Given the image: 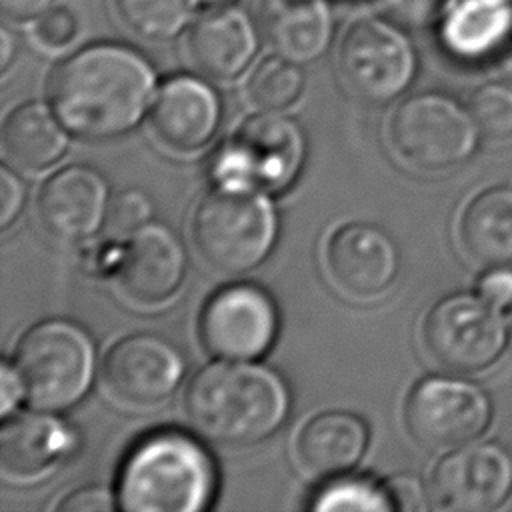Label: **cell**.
Here are the masks:
<instances>
[{
    "label": "cell",
    "instance_id": "31",
    "mask_svg": "<svg viewBox=\"0 0 512 512\" xmlns=\"http://www.w3.org/2000/svg\"><path fill=\"white\" fill-rule=\"evenodd\" d=\"M30 24L34 42L50 52L68 48L80 34V22L76 14L66 6H52Z\"/></svg>",
    "mask_w": 512,
    "mask_h": 512
},
{
    "label": "cell",
    "instance_id": "6",
    "mask_svg": "<svg viewBox=\"0 0 512 512\" xmlns=\"http://www.w3.org/2000/svg\"><path fill=\"white\" fill-rule=\"evenodd\" d=\"M306 138L300 124L274 110H264L214 152L210 176L220 188L280 192L300 174Z\"/></svg>",
    "mask_w": 512,
    "mask_h": 512
},
{
    "label": "cell",
    "instance_id": "34",
    "mask_svg": "<svg viewBox=\"0 0 512 512\" xmlns=\"http://www.w3.org/2000/svg\"><path fill=\"white\" fill-rule=\"evenodd\" d=\"M24 202V186L20 178L8 170L0 168V226L6 228L18 216Z\"/></svg>",
    "mask_w": 512,
    "mask_h": 512
},
{
    "label": "cell",
    "instance_id": "39",
    "mask_svg": "<svg viewBox=\"0 0 512 512\" xmlns=\"http://www.w3.org/2000/svg\"><path fill=\"white\" fill-rule=\"evenodd\" d=\"M492 72L496 74V78H502L506 82H512V42L508 44V48L504 50V54L498 58V62L494 64Z\"/></svg>",
    "mask_w": 512,
    "mask_h": 512
},
{
    "label": "cell",
    "instance_id": "16",
    "mask_svg": "<svg viewBox=\"0 0 512 512\" xmlns=\"http://www.w3.org/2000/svg\"><path fill=\"white\" fill-rule=\"evenodd\" d=\"M108 206L110 192L104 176L80 164L52 174L36 198L40 224L64 242L92 236L106 222Z\"/></svg>",
    "mask_w": 512,
    "mask_h": 512
},
{
    "label": "cell",
    "instance_id": "11",
    "mask_svg": "<svg viewBox=\"0 0 512 512\" xmlns=\"http://www.w3.org/2000/svg\"><path fill=\"white\" fill-rule=\"evenodd\" d=\"M198 330L204 346L214 356L252 360L274 344L278 308L274 298L256 284H228L206 300Z\"/></svg>",
    "mask_w": 512,
    "mask_h": 512
},
{
    "label": "cell",
    "instance_id": "29",
    "mask_svg": "<svg viewBox=\"0 0 512 512\" xmlns=\"http://www.w3.org/2000/svg\"><path fill=\"white\" fill-rule=\"evenodd\" d=\"M152 218V200L140 188H126L118 192L108 206L106 226L116 240L126 238Z\"/></svg>",
    "mask_w": 512,
    "mask_h": 512
},
{
    "label": "cell",
    "instance_id": "12",
    "mask_svg": "<svg viewBox=\"0 0 512 512\" xmlns=\"http://www.w3.org/2000/svg\"><path fill=\"white\" fill-rule=\"evenodd\" d=\"M428 488L444 510H496L512 494V452L500 442L458 446L434 466Z\"/></svg>",
    "mask_w": 512,
    "mask_h": 512
},
{
    "label": "cell",
    "instance_id": "37",
    "mask_svg": "<svg viewBox=\"0 0 512 512\" xmlns=\"http://www.w3.org/2000/svg\"><path fill=\"white\" fill-rule=\"evenodd\" d=\"M2 376H0V414L2 418H8L10 412L16 408L18 400H20V394L24 392V386H22V380L16 372L14 366H10L8 362L2 364Z\"/></svg>",
    "mask_w": 512,
    "mask_h": 512
},
{
    "label": "cell",
    "instance_id": "21",
    "mask_svg": "<svg viewBox=\"0 0 512 512\" xmlns=\"http://www.w3.org/2000/svg\"><path fill=\"white\" fill-rule=\"evenodd\" d=\"M258 26L276 54L298 64L322 56L334 34L328 0H260Z\"/></svg>",
    "mask_w": 512,
    "mask_h": 512
},
{
    "label": "cell",
    "instance_id": "19",
    "mask_svg": "<svg viewBox=\"0 0 512 512\" xmlns=\"http://www.w3.org/2000/svg\"><path fill=\"white\" fill-rule=\"evenodd\" d=\"M220 118L222 104L214 88L188 74L160 84L150 114L158 138L182 152L204 148L214 138Z\"/></svg>",
    "mask_w": 512,
    "mask_h": 512
},
{
    "label": "cell",
    "instance_id": "10",
    "mask_svg": "<svg viewBox=\"0 0 512 512\" xmlns=\"http://www.w3.org/2000/svg\"><path fill=\"white\" fill-rule=\"evenodd\" d=\"M492 414L486 390L458 376H426L404 402L406 430L426 450H454L478 440Z\"/></svg>",
    "mask_w": 512,
    "mask_h": 512
},
{
    "label": "cell",
    "instance_id": "25",
    "mask_svg": "<svg viewBox=\"0 0 512 512\" xmlns=\"http://www.w3.org/2000/svg\"><path fill=\"white\" fill-rule=\"evenodd\" d=\"M126 30L150 42H164L184 32L196 14V0H112Z\"/></svg>",
    "mask_w": 512,
    "mask_h": 512
},
{
    "label": "cell",
    "instance_id": "33",
    "mask_svg": "<svg viewBox=\"0 0 512 512\" xmlns=\"http://www.w3.org/2000/svg\"><path fill=\"white\" fill-rule=\"evenodd\" d=\"M114 498L116 494L104 486H84L66 494L56 508L60 512H108L116 508Z\"/></svg>",
    "mask_w": 512,
    "mask_h": 512
},
{
    "label": "cell",
    "instance_id": "24",
    "mask_svg": "<svg viewBox=\"0 0 512 512\" xmlns=\"http://www.w3.org/2000/svg\"><path fill=\"white\" fill-rule=\"evenodd\" d=\"M54 114L42 102H26L14 108L2 124V146L8 160L28 172L54 164L68 144L66 132Z\"/></svg>",
    "mask_w": 512,
    "mask_h": 512
},
{
    "label": "cell",
    "instance_id": "14",
    "mask_svg": "<svg viewBox=\"0 0 512 512\" xmlns=\"http://www.w3.org/2000/svg\"><path fill=\"white\" fill-rule=\"evenodd\" d=\"M112 250V270L122 290L140 304H160L182 284L186 252L166 224L146 222Z\"/></svg>",
    "mask_w": 512,
    "mask_h": 512
},
{
    "label": "cell",
    "instance_id": "15",
    "mask_svg": "<svg viewBox=\"0 0 512 512\" xmlns=\"http://www.w3.org/2000/svg\"><path fill=\"white\" fill-rule=\"evenodd\" d=\"M434 32L452 62L492 70L512 42V0H452Z\"/></svg>",
    "mask_w": 512,
    "mask_h": 512
},
{
    "label": "cell",
    "instance_id": "40",
    "mask_svg": "<svg viewBox=\"0 0 512 512\" xmlns=\"http://www.w3.org/2000/svg\"><path fill=\"white\" fill-rule=\"evenodd\" d=\"M198 8H214V6H228L236 4V0H196Z\"/></svg>",
    "mask_w": 512,
    "mask_h": 512
},
{
    "label": "cell",
    "instance_id": "3",
    "mask_svg": "<svg viewBox=\"0 0 512 512\" xmlns=\"http://www.w3.org/2000/svg\"><path fill=\"white\" fill-rule=\"evenodd\" d=\"M216 480L214 460L196 438L158 430L126 454L116 500L128 512H200L210 506Z\"/></svg>",
    "mask_w": 512,
    "mask_h": 512
},
{
    "label": "cell",
    "instance_id": "30",
    "mask_svg": "<svg viewBox=\"0 0 512 512\" xmlns=\"http://www.w3.org/2000/svg\"><path fill=\"white\" fill-rule=\"evenodd\" d=\"M374 4L382 16L406 30H434L452 0H374Z\"/></svg>",
    "mask_w": 512,
    "mask_h": 512
},
{
    "label": "cell",
    "instance_id": "38",
    "mask_svg": "<svg viewBox=\"0 0 512 512\" xmlns=\"http://www.w3.org/2000/svg\"><path fill=\"white\" fill-rule=\"evenodd\" d=\"M14 54H16L14 34L8 28H0V68H2V72L8 70Z\"/></svg>",
    "mask_w": 512,
    "mask_h": 512
},
{
    "label": "cell",
    "instance_id": "9",
    "mask_svg": "<svg viewBox=\"0 0 512 512\" xmlns=\"http://www.w3.org/2000/svg\"><path fill=\"white\" fill-rule=\"evenodd\" d=\"M500 312L478 294L444 296L430 308L422 324L430 356L454 372L490 368L508 344V326Z\"/></svg>",
    "mask_w": 512,
    "mask_h": 512
},
{
    "label": "cell",
    "instance_id": "13",
    "mask_svg": "<svg viewBox=\"0 0 512 512\" xmlns=\"http://www.w3.org/2000/svg\"><path fill=\"white\" fill-rule=\"evenodd\" d=\"M184 368V356L174 342L154 332H136L108 350L104 380L120 400L148 406L178 388Z\"/></svg>",
    "mask_w": 512,
    "mask_h": 512
},
{
    "label": "cell",
    "instance_id": "8",
    "mask_svg": "<svg viewBox=\"0 0 512 512\" xmlns=\"http://www.w3.org/2000/svg\"><path fill=\"white\" fill-rule=\"evenodd\" d=\"M336 66L350 94L368 104H388L412 84L418 56L406 28L380 14L346 28Z\"/></svg>",
    "mask_w": 512,
    "mask_h": 512
},
{
    "label": "cell",
    "instance_id": "27",
    "mask_svg": "<svg viewBox=\"0 0 512 512\" xmlns=\"http://www.w3.org/2000/svg\"><path fill=\"white\" fill-rule=\"evenodd\" d=\"M310 510H394L386 484H376L372 478H334L318 488L312 496Z\"/></svg>",
    "mask_w": 512,
    "mask_h": 512
},
{
    "label": "cell",
    "instance_id": "4",
    "mask_svg": "<svg viewBox=\"0 0 512 512\" xmlns=\"http://www.w3.org/2000/svg\"><path fill=\"white\" fill-rule=\"evenodd\" d=\"M192 236L212 268L228 274L248 272L274 248L278 214L266 192L218 186L198 204Z\"/></svg>",
    "mask_w": 512,
    "mask_h": 512
},
{
    "label": "cell",
    "instance_id": "22",
    "mask_svg": "<svg viewBox=\"0 0 512 512\" xmlns=\"http://www.w3.org/2000/svg\"><path fill=\"white\" fill-rule=\"evenodd\" d=\"M366 446V422L346 410H328L312 416L296 440L302 466L318 476L348 472L358 464Z\"/></svg>",
    "mask_w": 512,
    "mask_h": 512
},
{
    "label": "cell",
    "instance_id": "32",
    "mask_svg": "<svg viewBox=\"0 0 512 512\" xmlns=\"http://www.w3.org/2000/svg\"><path fill=\"white\" fill-rule=\"evenodd\" d=\"M476 294L498 310L512 308V266H488V270L476 282Z\"/></svg>",
    "mask_w": 512,
    "mask_h": 512
},
{
    "label": "cell",
    "instance_id": "18",
    "mask_svg": "<svg viewBox=\"0 0 512 512\" xmlns=\"http://www.w3.org/2000/svg\"><path fill=\"white\" fill-rule=\"evenodd\" d=\"M326 264L340 288L354 296H376L396 278L400 254L392 236L376 224L348 222L332 232Z\"/></svg>",
    "mask_w": 512,
    "mask_h": 512
},
{
    "label": "cell",
    "instance_id": "23",
    "mask_svg": "<svg viewBox=\"0 0 512 512\" xmlns=\"http://www.w3.org/2000/svg\"><path fill=\"white\" fill-rule=\"evenodd\" d=\"M460 240L466 254L482 264H512V186L478 192L462 210Z\"/></svg>",
    "mask_w": 512,
    "mask_h": 512
},
{
    "label": "cell",
    "instance_id": "5",
    "mask_svg": "<svg viewBox=\"0 0 512 512\" xmlns=\"http://www.w3.org/2000/svg\"><path fill=\"white\" fill-rule=\"evenodd\" d=\"M14 368L26 398L42 410H64L92 386L96 348L90 334L64 318L34 324L18 342Z\"/></svg>",
    "mask_w": 512,
    "mask_h": 512
},
{
    "label": "cell",
    "instance_id": "28",
    "mask_svg": "<svg viewBox=\"0 0 512 512\" xmlns=\"http://www.w3.org/2000/svg\"><path fill=\"white\" fill-rule=\"evenodd\" d=\"M468 110L480 132L502 140L512 136V82L496 78L478 86L468 98Z\"/></svg>",
    "mask_w": 512,
    "mask_h": 512
},
{
    "label": "cell",
    "instance_id": "36",
    "mask_svg": "<svg viewBox=\"0 0 512 512\" xmlns=\"http://www.w3.org/2000/svg\"><path fill=\"white\" fill-rule=\"evenodd\" d=\"M52 6L54 0H0L2 16L10 22H32Z\"/></svg>",
    "mask_w": 512,
    "mask_h": 512
},
{
    "label": "cell",
    "instance_id": "7",
    "mask_svg": "<svg viewBox=\"0 0 512 512\" xmlns=\"http://www.w3.org/2000/svg\"><path fill=\"white\" fill-rule=\"evenodd\" d=\"M480 128L468 104L444 92H418L396 108L390 120L394 150L426 172L464 164L478 148Z\"/></svg>",
    "mask_w": 512,
    "mask_h": 512
},
{
    "label": "cell",
    "instance_id": "1",
    "mask_svg": "<svg viewBox=\"0 0 512 512\" xmlns=\"http://www.w3.org/2000/svg\"><path fill=\"white\" fill-rule=\"evenodd\" d=\"M154 90L156 72L144 54L120 42H96L54 68L48 98L66 130L106 140L142 120Z\"/></svg>",
    "mask_w": 512,
    "mask_h": 512
},
{
    "label": "cell",
    "instance_id": "17",
    "mask_svg": "<svg viewBox=\"0 0 512 512\" xmlns=\"http://www.w3.org/2000/svg\"><path fill=\"white\" fill-rule=\"evenodd\" d=\"M186 56L194 70L212 80L242 74L258 50V30L236 4L202 8L186 28Z\"/></svg>",
    "mask_w": 512,
    "mask_h": 512
},
{
    "label": "cell",
    "instance_id": "35",
    "mask_svg": "<svg viewBox=\"0 0 512 512\" xmlns=\"http://www.w3.org/2000/svg\"><path fill=\"white\" fill-rule=\"evenodd\" d=\"M394 510H418L424 506V492L414 476H396L386 482Z\"/></svg>",
    "mask_w": 512,
    "mask_h": 512
},
{
    "label": "cell",
    "instance_id": "26",
    "mask_svg": "<svg viewBox=\"0 0 512 512\" xmlns=\"http://www.w3.org/2000/svg\"><path fill=\"white\" fill-rule=\"evenodd\" d=\"M304 90V74L298 62L280 54L262 58L246 80V94L260 110H284Z\"/></svg>",
    "mask_w": 512,
    "mask_h": 512
},
{
    "label": "cell",
    "instance_id": "2",
    "mask_svg": "<svg viewBox=\"0 0 512 512\" xmlns=\"http://www.w3.org/2000/svg\"><path fill=\"white\" fill-rule=\"evenodd\" d=\"M184 406L190 422L206 438L228 446H250L284 424L290 392L266 366L212 362L194 374Z\"/></svg>",
    "mask_w": 512,
    "mask_h": 512
},
{
    "label": "cell",
    "instance_id": "20",
    "mask_svg": "<svg viewBox=\"0 0 512 512\" xmlns=\"http://www.w3.org/2000/svg\"><path fill=\"white\" fill-rule=\"evenodd\" d=\"M76 448L74 430L50 414H18L0 428V466L6 476L34 478L58 466Z\"/></svg>",
    "mask_w": 512,
    "mask_h": 512
}]
</instances>
